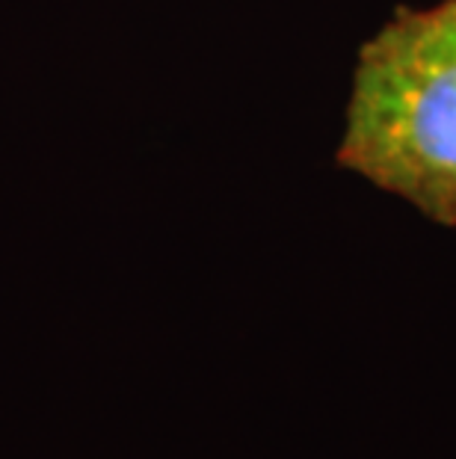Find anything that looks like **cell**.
I'll return each instance as SVG.
<instances>
[{
    "instance_id": "obj_1",
    "label": "cell",
    "mask_w": 456,
    "mask_h": 459,
    "mask_svg": "<svg viewBox=\"0 0 456 459\" xmlns=\"http://www.w3.org/2000/svg\"><path fill=\"white\" fill-rule=\"evenodd\" d=\"M335 160L456 229V0L394 9L358 48Z\"/></svg>"
}]
</instances>
